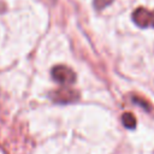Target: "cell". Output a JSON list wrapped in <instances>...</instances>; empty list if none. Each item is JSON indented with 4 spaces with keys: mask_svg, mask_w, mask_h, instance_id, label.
I'll return each mask as SVG.
<instances>
[{
    "mask_svg": "<svg viewBox=\"0 0 154 154\" xmlns=\"http://www.w3.org/2000/svg\"><path fill=\"white\" fill-rule=\"evenodd\" d=\"M112 2H113V0H94V7L96 10H102Z\"/></svg>",
    "mask_w": 154,
    "mask_h": 154,
    "instance_id": "cell-5",
    "label": "cell"
},
{
    "mask_svg": "<svg viewBox=\"0 0 154 154\" xmlns=\"http://www.w3.org/2000/svg\"><path fill=\"white\" fill-rule=\"evenodd\" d=\"M52 77H53V79L57 83H59L61 85H65V87L71 85L76 81L75 72L70 67H67L65 65H57V66H54L52 69Z\"/></svg>",
    "mask_w": 154,
    "mask_h": 154,
    "instance_id": "cell-1",
    "label": "cell"
},
{
    "mask_svg": "<svg viewBox=\"0 0 154 154\" xmlns=\"http://www.w3.org/2000/svg\"><path fill=\"white\" fill-rule=\"evenodd\" d=\"M132 101L135 102V103H137V105H140V106H142L147 112H149V108H150V106L143 100V99H141V97H137V96H134L132 97Z\"/></svg>",
    "mask_w": 154,
    "mask_h": 154,
    "instance_id": "cell-6",
    "label": "cell"
},
{
    "mask_svg": "<svg viewBox=\"0 0 154 154\" xmlns=\"http://www.w3.org/2000/svg\"><path fill=\"white\" fill-rule=\"evenodd\" d=\"M51 99L57 103H70L78 100L79 95L76 90H72L70 88H61L57 89L53 93H51Z\"/></svg>",
    "mask_w": 154,
    "mask_h": 154,
    "instance_id": "cell-3",
    "label": "cell"
},
{
    "mask_svg": "<svg viewBox=\"0 0 154 154\" xmlns=\"http://www.w3.org/2000/svg\"><path fill=\"white\" fill-rule=\"evenodd\" d=\"M132 20L140 28H154V11L138 7L132 13Z\"/></svg>",
    "mask_w": 154,
    "mask_h": 154,
    "instance_id": "cell-2",
    "label": "cell"
},
{
    "mask_svg": "<svg viewBox=\"0 0 154 154\" xmlns=\"http://www.w3.org/2000/svg\"><path fill=\"white\" fill-rule=\"evenodd\" d=\"M122 120L124 126H126L128 129H134L136 126V118L134 117L132 113H124L122 117Z\"/></svg>",
    "mask_w": 154,
    "mask_h": 154,
    "instance_id": "cell-4",
    "label": "cell"
}]
</instances>
